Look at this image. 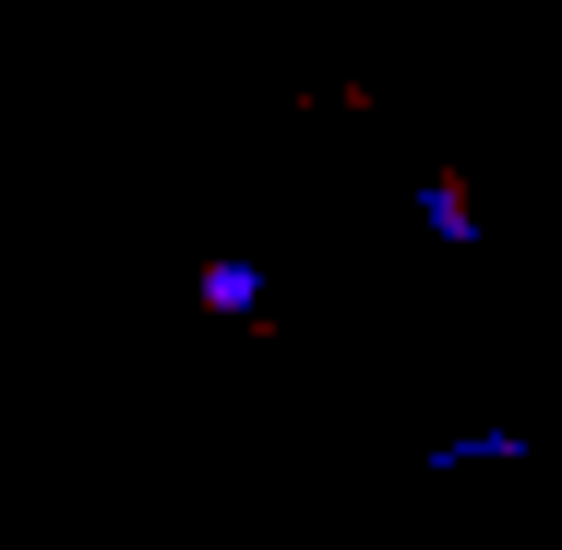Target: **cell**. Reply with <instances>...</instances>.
<instances>
[{"label":"cell","instance_id":"3957f363","mask_svg":"<svg viewBox=\"0 0 562 550\" xmlns=\"http://www.w3.org/2000/svg\"><path fill=\"white\" fill-rule=\"evenodd\" d=\"M204 312H263V263H204Z\"/></svg>","mask_w":562,"mask_h":550},{"label":"cell","instance_id":"6da1fadb","mask_svg":"<svg viewBox=\"0 0 562 550\" xmlns=\"http://www.w3.org/2000/svg\"><path fill=\"white\" fill-rule=\"evenodd\" d=\"M527 454H539V431H454V442H431L419 467L454 479V467H527Z\"/></svg>","mask_w":562,"mask_h":550},{"label":"cell","instance_id":"7a4b0ae2","mask_svg":"<svg viewBox=\"0 0 562 550\" xmlns=\"http://www.w3.org/2000/svg\"><path fill=\"white\" fill-rule=\"evenodd\" d=\"M419 227H431V239H479V192H454V180H419Z\"/></svg>","mask_w":562,"mask_h":550}]
</instances>
